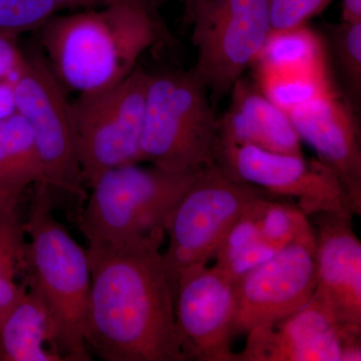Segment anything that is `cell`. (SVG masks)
<instances>
[{
    "mask_svg": "<svg viewBox=\"0 0 361 361\" xmlns=\"http://www.w3.org/2000/svg\"><path fill=\"white\" fill-rule=\"evenodd\" d=\"M149 239L90 250L85 343L104 361H187L160 249Z\"/></svg>",
    "mask_w": 361,
    "mask_h": 361,
    "instance_id": "cell-1",
    "label": "cell"
},
{
    "mask_svg": "<svg viewBox=\"0 0 361 361\" xmlns=\"http://www.w3.org/2000/svg\"><path fill=\"white\" fill-rule=\"evenodd\" d=\"M45 59L61 84L78 94L109 89L165 37L152 0L56 16L39 28Z\"/></svg>",
    "mask_w": 361,
    "mask_h": 361,
    "instance_id": "cell-2",
    "label": "cell"
},
{
    "mask_svg": "<svg viewBox=\"0 0 361 361\" xmlns=\"http://www.w3.org/2000/svg\"><path fill=\"white\" fill-rule=\"evenodd\" d=\"M23 227L28 235L25 284L47 310L52 350L63 360H92L85 343L89 253L56 220L47 183L37 184L27 222Z\"/></svg>",
    "mask_w": 361,
    "mask_h": 361,
    "instance_id": "cell-3",
    "label": "cell"
},
{
    "mask_svg": "<svg viewBox=\"0 0 361 361\" xmlns=\"http://www.w3.org/2000/svg\"><path fill=\"white\" fill-rule=\"evenodd\" d=\"M201 172L171 173L139 164L104 172L90 187L78 217L87 249L164 240L173 209Z\"/></svg>",
    "mask_w": 361,
    "mask_h": 361,
    "instance_id": "cell-4",
    "label": "cell"
},
{
    "mask_svg": "<svg viewBox=\"0 0 361 361\" xmlns=\"http://www.w3.org/2000/svg\"><path fill=\"white\" fill-rule=\"evenodd\" d=\"M219 133L208 90L191 71L149 75L142 161L171 173L216 165Z\"/></svg>",
    "mask_w": 361,
    "mask_h": 361,
    "instance_id": "cell-5",
    "label": "cell"
},
{
    "mask_svg": "<svg viewBox=\"0 0 361 361\" xmlns=\"http://www.w3.org/2000/svg\"><path fill=\"white\" fill-rule=\"evenodd\" d=\"M149 73L137 66L109 89L78 94L71 116L87 186L111 169L142 163V135Z\"/></svg>",
    "mask_w": 361,
    "mask_h": 361,
    "instance_id": "cell-6",
    "label": "cell"
},
{
    "mask_svg": "<svg viewBox=\"0 0 361 361\" xmlns=\"http://www.w3.org/2000/svg\"><path fill=\"white\" fill-rule=\"evenodd\" d=\"M192 4L197 59L191 71L219 102L257 61L272 32L271 0H200Z\"/></svg>",
    "mask_w": 361,
    "mask_h": 361,
    "instance_id": "cell-7",
    "label": "cell"
},
{
    "mask_svg": "<svg viewBox=\"0 0 361 361\" xmlns=\"http://www.w3.org/2000/svg\"><path fill=\"white\" fill-rule=\"evenodd\" d=\"M269 196L265 190L232 179L217 165L202 171L166 225L169 244L163 260L173 295L180 273L207 265L242 213Z\"/></svg>",
    "mask_w": 361,
    "mask_h": 361,
    "instance_id": "cell-8",
    "label": "cell"
},
{
    "mask_svg": "<svg viewBox=\"0 0 361 361\" xmlns=\"http://www.w3.org/2000/svg\"><path fill=\"white\" fill-rule=\"evenodd\" d=\"M16 111L32 130L45 183L82 196L85 184L78 160L71 102L44 54H25L13 80Z\"/></svg>",
    "mask_w": 361,
    "mask_h": 361,
    "instance_id": "cell-9",
    "label": "cell"
},
{
    "mask_svg": "<svg viewBox=\"0 0 361 361\" xmlns=\"http://www.w3.org/2000/svg\"><path fill=\"white\" fill-rule=\"evenodd\" d=\"M216 165L232 179L294 199L307 216L325 212L356 215L336 173L319 159L276 153L253 146L218 145Z\"/></svg>",
    "mask_w": 361,
    "mask_h": 361,
    "instance_id": "cell-10",
    "label": "cell"
},
{
    "mask_svg": "<svg viewBox=\"0 0 361 361\" xmlns=\"http://www.w3.org/2000/svg\"><path fill=\"white\" fill-rule=\"evenodd\" d=\"M315 288L316 238L292 242L235 283L233 337L300 310Z\"/></svg>",
    "mask_w": 361,
    "mask_h": 361,
    "instance_id": "cell-11",
    "label": "cell"
},
{
    "mask_svg": "<svg viewBox=\"0 0 361 361\" xmlns=\"http://www.w3.org/2000/svg\"><path fill=\"white\" fill-rule=\"evenodd\" d=\"M234 285L216 266H195L180 273L175 322L187 360L237 361L232 350Z\"/></svg>",
    "mask_w": 361,
    "mask_h": 361,
    "instance_id": "cell-12",
    "label": "cell"
},
{
    "mask_svg": "<svg viewBox=\"0 0 361 361\" xmlns=\"http://www.w3.org/2000/svg\"><path fill=\"white\" fill-rule=\"evenodd\" d=\"M361 360V326L341 324L312 296L292 314L247 334L237 361Z\"/></svg>",
    "mask_w": 361,
    "mask_h": 361,
    "instance_id": "cell-13",
    "label": "cell"
},
{
    "mask_svg": "<svg viewBox=\"0 0 361 361\" xmlns=\"http://www.w3.org/2000/svg\"><path fill=\"white\" fill-rule=\"evenodd\" d=\"M301 141L336 173L361 213L360 132L353 104L334 87L287 111Z\"/></svg>",
    "mask_w": 361,
    "mask_h": 361,
    "instance_id": "cell-14",
    "label": "cell"
},
{
    "mask_svg": "<svg viewBox=\"0 0 361 361\" xmlns=\"http://www.w3.org/2000/svg\"><path fill=\"white\" fill-rule=\"evenodd\" d=\"M253 66L256 85L285 111L334 87L322 42L307 25L271 32Z\"/></svg>",
    "mask_w": 361,
    "mask_h": 361,
    "instance_id": "cell-15",
    "label": "cell"
},
{
    "mask_svg": "<svg viewBox=\"0 0 361 361\" xmlns=\"http://www.w3.org/2000/svg\"><path fill=\"white\" fill-rule=\"evenodd\" d=\"M315 297L341 324L361 326V243L351 214H315Z\"/></svg>",
    "mask_w": 361,
    "mask_h": 361,
    "instance_id": "cell-16",
    "label": "cell"
},
{
    "mask_svg": "<svg viewBox=\"0 0 361 361\" xmlns=\"http://www.w3.org/2000/svg\"><path fill=\"white\" fill-rule=\"evenodd\" d=\"M229 106L218 118L219 144L302 156L301 140L288 114L257 85L239 78L230 92Z\"/></svg>",
    "mask_w": 361,
    "mask_h": 361,
    "instance_id": "cell-17",
    "label": "cell"
},
{
    "mask_svg": "<svg viewBox=\"0 0 361 361\" xmlns=\"http://www.w3.org/2000/svg\"><path fill=\"white\" fill-rule=\"evenodd\" d=\"M45 183L32 130L16 111L0 122V222L18 224V203L26 188Z\"/></svg>",
    "mask_w": 361,
    "mask_h": 361,
    "instance_id": "cell-18",
    "label": "cell"
},
{
    "mask_svg": "<svg viewBox=\"0 0 361 361\" xmlns=\"http://www.w3.org/2000/svg\"><path fill=\"white\" fill-rule=\"evenodd\" d=\"M47 343L51 345L47 310L27 288L0 324V360H63L47 348Z\"/></svg>",
    "mask_w": 361,
    "mask_h": 361,
    "instance_id": "cell-19",
    "label": "cell"
},
{
    "mask_svg": "<svg viewBox=\"0 0 361 361\" xmlns=\"http://www.w3.org/2000/svg\"><path fill=\"white\" fill-rule=\"evenodd\" d=\"M255 202L230 228L214 256L216 267L234 284L247 272L262 264L278 252L261 238L254 217Z\"/></svg>",
    "mask_w": 361,
    "mask_h": 361,
    "instance_id": "cell-20",
    "label": "cell"
},
{
    "mask_svg": "<svg viewBox=\"0 0 361 361\" xmlns=\"http://www.w3.org/2000/svg\"><path fill=\"white\" fill-rule=\"evenodd\" d=\"M253 209L261 238L278 251L292 242L316 238L310 216L282 198L269 196L259 199Z\"/></svg>",
    "mask_w": 361,
    "mask_h": 361,
    "instance_id": "cell-21",
    "label": "cell"
},
{
    "mask_svg": "<svg viewBox=\"0 0 361 361\" xmlns=\"http://www.w3.org/2000/svg\"><path fill=\"white\" fill-rule=\"evenodd\" d=\"M129 0H0V32L39 30L65 11H90L116 6Z\"/></svg>",
    "mask_w": 361,
    "mask_h": 361,
    "instance_id": "cell-22",
    "label": "cell"
},
{
    "mask_svg": "<svg viewBox=\"0 0 361 361\" xmlns=\"http://www.w3.org/2000/svg\"><path fill=\"white\" fill-rule=\"evenodd\" d=\"M25 246L20 223L0 222V324L27 289L16 281V275L25 272Z\"/></svg>",
    "mask_w": 361,
    "mask_h": 361,
    "instance_id": "cell-23",
    "label": "cell"
},
{
    "mask_svg": "<svg viewBox=\"0 0 361 361\" xmlns=\"http://www.w3.org/2000/svg\"><path fill=\"white\" fill-rule=\"evenodd\" d=\"M326 33L342 78L357 103L361 92V21L342 20L329 25Z\"/></svg>",
    "mask_w": 361,
    "mask_h": 361,
    "instance_id": "cell-24",
    "label": "cell"
},
{
    "mask_svg": "<svg viewBox=\"0 0 361 361\" xmlns=\"http://www.w3.org/2000/svg\"><path fill=\"white\" fill-rule=\"evenodd\" d=\"M332 0H271L272 32H286L307 25Z\"/></svg>",
    "mask_w": 361,
    "mask_h": 361,
    "instance_id": "cell-25",
    "label": "cell"
},
{
    "mask_svg": "<svg viewBox=\"0 0 361 361\" xmlns=\"http://www.w3.org/2000/svg\"><path fill=\"white\" fill-rule=\"evenodd\" d=\"M23 59L25 52L18 49L14 35L0 32V82L16 75Z\"/></svg>",
    "mask_w": 361,
    "mask_h": 361,
    "instance_id": "cell-26",
    "label": "cell"
},
{
    "mask_svg": "<svg viewBox=\"0 0 361 361\" xmlns=\"http://www.w3.org/2000/svg\"><path fill=\"white\" fill-rule=\"evenodd\" d=\"M16 113L13 80L0 82V122Z\"/></svg>",
    "mask_w": 361,
    "mask_h": 361,
    "instance_id": "cell-27",
    "label": "cell"
},
{
    "mask_svg": "<svg viewBox=\"0 0 361 361\" xmlns=\"http://www.w3.org/2000/svg\"><path fill=\"white\" fill-rule=\"evenodd\" d=\"M342 20L361 21V0H342Z\"/></svg>",
    "mask_w": 361,
    "mask_h": 361,
    "instance_id": "cell-28",
    "label": "cell"
},
{
    "mask_svg": "<svg viewBox=\"0 0 361 361\" xmlns=\"http://www.w3.org/2000/svg\"><path fill=\"white\" fill-rule=\"evenodd\" d=\"M183 1L189 2V4H193V2L200 1V0H183Z\"/></svg>",
    "mask_w": 361,
    "mask_h": 361,
    "instance_id": "cell-29",
    "label": "cell"
}]
</instances>
